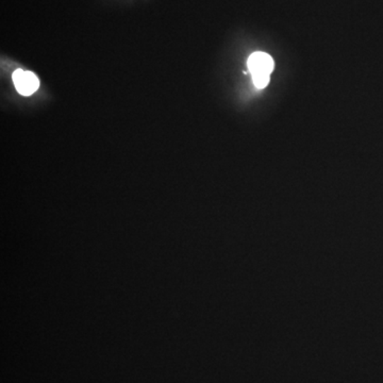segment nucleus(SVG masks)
<instances>
[{
	"instance_id": "f257e3e1",
	"label": "nucleus",
	"mask_w": 383,
	"mask_h": 383,
	"mask_svg": "<svg viewBox=\"0 0 383 383\" xmlns=\"http://www.w3.org/2000/svg\"><path fill=\"white\" fill-rule=\"evenodd\" d=\"M248 68L255 87L262 89L269 83V76L274 68L273 59L265 52H255L249 58Z\"/></svg>"
},
{
	"instance_id": "f03ea898",
	"label": "nucleus",
	"mask_w": 383,
	"mask_h": 383,
	"mask_svg": "<svg viewBox=\"0 0 383 383\" xmlns=\"http://www.w3.org/2000/svg\"><path fill=\"white\" fill-rule=\"evenodd\" d=\"M13 83L18 93L24 96H30L39 89V79L33 73L18 70L13 74Z\"/></svg>"
}]
</instances>
